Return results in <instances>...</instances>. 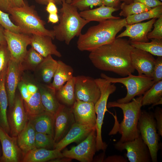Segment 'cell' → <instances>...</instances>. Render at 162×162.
<instances>
[{"label":"cell","mask_w":162,"mask_h":162,"mask_svg":"<svg viewBox=\"0 0 162 162\" xmlns=\"http://www.w3.org/2000/svg\"><path fill=\"white\" fill-rule=\"evenodd\" d=\"M134 48L129 40L122 38H116L111 42L90 52L88 57L98 69L125 76L135 70L131 61Z\"/></svg>","instance_id":"6da1fadb"},{"label":"cell","mask_w":162,"mask_h":162,"mask_svg":"<svg viewBox=\"0 0 162 162\" xmlns=\"http://www.w3.org/2000/svg\"><path fill=\"white\" fill-rule=\"evenodd\" d=\"M126 18L108 19L99 22L96 25L89 27L85 33H81L77 42L78 49L90 52L110 43L116 38V36L127 24Z\"/></svg>","instance_id":"7a4b0ae2"},{"label":"cell","mask_w":162,"mask_h":162,"mask_svg":"<svg viewBox=\"0 0 162 162\" xmlns=\"http://www.w3.org/2000/svg\"><path fill=\"white\" fill-rule=\"evenodd\" d=\"M142 95L139 96L127 103H120L113 101L107 103V108L118 107L121 109L123 114V120L120 124L115 123L109 135L118 132L121 135L118 141L121 142L132 141L139 137L140 134L137 124L142 111Z\"/></svg>","instance_id":"3957f363"},{"label":"cell","mask_w":162,"mask_h":162,"mask_svg":"<svg viewBox=\"0 0 162 162\" xmlns=\"http://www.w3.org/2000/svg\"><path fill=\"white\" fill-rule=\"evenodd\" d=\"M62 7L59 10V23L52 30L58 40L68 45L76 36L81 33L83 28L90 22L82 18L78 9L65 0H62Z\"/></svg>","instance_id":"277c9868"},{"label":"cell","mask_w":162,"mask_h":162,"mask_svg":"<svg viewBox=\"0 0 162 162\" xmlns=\"http://www.w3.org/2000/svg\"><path fill=\"white\" fill-rule=\"evenodd\" d=\"M8 12L10 14L21 33L48 36L53 39L55 38L53 30L46 28L45 22L41 19L33 6L26 4L20 7L9 8Z\"/></svg>","instance_id":"5b68a950"},{"label":"cell","mask_w":162,"mask_h":162,"mask_svg":"<svg viewBox=\"0 0 162 162\" xmlns=\"http://www.w3.org/2000/svg\"><path fill=\"white\" fill-rule=\"evenodd\" d=\"M100 76L112 83H119L126 87L127 90L126 95L116 101L120 103L129 102L135 96L142 95L154 83L152 78L144 74L135 76L130 74L125 77L114 78L101 73Z\"/></svg>","instance_id":"8992f818"},{"label":"cell","mask_w":162,"mask_h":162,"mask_svg":"<svg viewBox=\"0 0 162 162\" xmlns=\"http://www.w3.org/2000/svg\"><path fill=\"white\" fill-rule=\"evenodd\" d=\"M95 80L100 91V97L94 104L97 115L96 146L97 151H99L105 150L107 147L106 144L102 140V127L105 113L107 111V104L109 97L116 91V87L114 83H112L103 78L95 79Z\"/></svg>","instance_id":"52a82bcc"},{"label":"cell","mask_w":162,"mask_h":162,"mask_svg":"<svg viewBox=\"0 0 162 162\" xmlns=\"http://www.w3.org/2000/svg\"><path fill=\"white\" fill-rule=\"evenodd\" d=\"M137 128L142 140L149 149L152 162H157L159 138L153 113L142 110Z\"/></svg>","instance_id":"ba28073f"},{"label":"cell","mask_w":162,"mask_h":162,"mask_svg":"<svg viewBox=\"0 0 162 162\" xmlns=\"http://www.w3.org/2000/svg\"><path fill=\"white\" fill-rule=\"evenodd\" d=\"M96 132L94 129L88 135L76 146L62 152L64 157L76 160L81 162H91L97 151Z\"/></svg>","instance_id":"9c48e42d"},{"label":"cell","mask_w":162,"mask_h":162,"mask_svg":"<svg viewBox=\"0 0 162 162\" xmlns=\"http://www.w3.org/2000/svg\"><path fill=\"white\" fill-rule=\"evenodd\" d=\"M114 145L115 148L120 151L126 150V156L130 162H152L149 149L140 135L133 140L118 141Z\"/></svg>","instance_id":"30bf717a"},{"label":"cell","mask_w":162,"mask_h":162,"mask_svg":"<svg viewBox=\"0 0 162 162\" xmlns=\"http://www.w3.org/2000/svg\"><path fill=\"white\" fill-rule=\"evenodd\" d=\"M4 34L10 59L21 63L27 52L28 46L30 44L31 36L5 29Z\"/></svg>","instance_id":"8fae6325"},{"label":"cell","mask_w":162,"mask_h":162,"mask_svg":"<svg viewBox=\"0 0 162 162\" xmlns=\"http://www.w3.org/2000/svg\"><path fill=\"white\" fill-rule=\"evenodd\" d=\"M76 100L91 102L95 104L100 97V91L95 79L84 75L75 76Z\"/></svg>","instance_id":"7c38bea8"},{"label":"cell","mask_w":162,"mask_h":162,"mask_svg":"<svg viewBox=\"0 0 162 162\" xmlns=\"http://www.w3.org/2000/svg\"><path fill=\"white\" fill-rule=\"evenodd\" d=\"M54 140L56 143L61 140L75 122L72 108L61 104L54 115Z\"/></svg>","instance_id":"4fadbf2b"},{"label":"cell","mask_w":162,"mask_h":162,"mask_svg":"<svg viewBox=\"0 0 162 162\" xmlns=\"http://www.w3.org/2000/svg\"><path fill=\"white\" fill-rule=\"evenodd\" d=\"M10 109L8 122L10 132L12 136H17L29 120L20 95H16L14 104Z\"/></svg>","instance_id":"5bb4252c"},{"label":"cell","mask_w":162,"mask_h":162,"mask_svg":"<svg viewBox=\"0 0 162 162\" xmlns=\"http://www.w3.org/2000/svg\"><path fill=\"white\" fill-rule=\"evenodd\" d=\"M24 71L20 63L10 59L8 65L5 82L10 109L14 104L16 89Z\"/></svg>","instance_id":"9a60e30c"},{"label":"cell","mask_w":162,"mask_h":162,"mask_svg":"<svg viewBox=\"0 0 162 162\" xmlns=\"http://www.w3.org/2000/svg\"><path fill=\"white\" fill-rule=\"evenodd\" d=\"M155 60L151 54L136 48L134 47L131 53V63L138 75L144 74L152 78Z\"/></svg>","instance_id":"2e32d148"},{"label":"cell","mask_w":162,"mask_h":162,"mask_svg":"<svg viewBox=\"0 0 162 162\" xmlns=\"http://www.w3.org/2000/svg\"><path fill=\"white\" fill-rule=\"evenodd\" d=\"M71 108L75 122L95 127L97 117L94 104L91 102L76 100Z\"/></svg>","instance_id":"e0dca14e"},{"label":"cell","mask_w":162,"mask_h":162,"mask_svg":"<svg viewBox=\"0 0 162 162\" xmlns=\"http://www.w3.org/2000/svg\"><path fill=\"white\" fill-rule=\"evenodd\" d=\"M0 141L2 150V160L4 162H19L21 150L17 142V136H10L0 126Z\"/></svg>","instance_id":"ac0fdd59"},{"label":"cell","mask_w":162,"mask_h":162,"mask_svg":"<svg viewBox=\"0 0 162 162\" xmlns=\"http://www.w3.org/2000/svg\"><path fill=\"white\" fill-rule=\"evenodd\" d=\"M95 127L89 125L74 123L66 135L56 143L54 148L61 151L70 143H79L84 140Z\"/></svg>","instance_id":"d6986e66"},{"label":"cell","mask_w":162,"mask_h":162,"mask_svg":"<svg viewBox=\"0 0 162 162\" xmlns=\"http://www.w3.org/2000/svg\"><path fill=\"white\" fill-rule=\"evenodd\" d=\"M157 20L153 18L145 22H138L132 24H127L125 30L118 35L116 38L128 37L130 40L141 42H147L148 34L151 31L153 24Z\"/></svg>","instance_id":"ffe728a7"},{"label":"cell","mask_w":162,"mask_h":162,"mask_svg":"<svg viewBox=\"0 0 162 162\" xmlns=\"http://www.w3.org/2000/svg\"><path fill=\"white\" fill-rule=\"evenodd\" d=\"M52 39L48 36L32 35L30 45L44 58L50 55L61 57L62 54L52 43Z\"/></svg>","instance_id":"44dd1931"},{"label":"cell","mask_w":162,"mask_h":162,"mask_svg":"<svg viewBox=\"0 0 162 162\" xmlns=\"http://www.w3.org/2000/svg\"><path fill=\"white\" fill-rule=\"evenodd\" d=\"M58 64V61L54 59L52 55L44 58L34 71L37 82L45 84H50Z\"/></svg>","instance_id":"7402d4cb"},{"label":"cell","mask_w":162,"mask_h":162,"mask_svg":"<svg viewBox=\"0 0 162 162\" xmlns=\"http://www.w3.org/2000/svg\"><path fill=\"white\" fill-rule=\"evenodd\" d=\"M36 83L38 87L45 110L55 115L61 105L56 96V91L52 87L51 84H45L38 82Z\"/></svg>","instance_id":"603a6c76"},{"label":"cell","mask_w":162,"mask_h":162,"mask_svg":"<svg viewBox=\"0 0 162 162\" xmlns=\"http://www.w3.org/2000/svg\"><path fill=\"white\" fill-rule=\"evenodd\" d=\"M64 157L61 151L56 148H34L24 154L23 162H44Z\"/></svg>","instance_id":"cb8c5ba5"},{"label":"cell","mask_w":162,"mask_h":162,"mask_svg":"<svg viewBox=\"0 0 162 162\" xmlns=\"http://www.w3.org/2000/svg\"><path fill=\"white\" fill-rule=\"evenodd\" d=\"M7 67L0 73V126L8 134L10 132L7 116L8 101L5 84Z\"/></svg>","instance_id":"d4e9b609"},{"label":"cell","mask_w":162,"mask_h":162,"mask_svg":"<svg viewBox=\"0 0 162 162\" xmlns=\"http://www.w3.org/2000/svg\"><path fill=\"white\" fill-rule=\"evenodd\" d=\"M36 132L50 135L53 137L54 133V115L44 111L29 119Z\"/></svg>","instance_id":"484cf974"},{"label":"cell","mask_w":162,"mask_h":162,"mask_svg":"<svg viewBox=\"0 0 162 162\" xmlns=\"http://www.w3.org/2000/svg\"><path fill=\"white\" fill-rule=\"evenodd\" d=\"M118 10L117 8L103 4L95 9L81 11L79 14L82 18L89 22L95 21L100 22L108 19L120 18L112 15L113 12Z\"/></svg>","instance_id":"4316f807"},{"label":"cell","mask_w":162,"mask_h":162,"mask_svg":"<svg viewBox=\"0 0 162 162\" xmlns=\"http://www.w3.org/2000/svg\"><path fill=\"white\" fill-rule=\"evenodd\" d=\"M36 131L29 120L25 128L17 136L18 145L24 154L34 148Z\"/></svg>","instance_id":"83f0119b"},{"label":"cell","mask_w":162,"mask_h":162,"mask_svg":"<svg viewBox=\"0 0 162 162\" xmlns=\"http://www.w3.org/2000/svg\"><path fill=\"white\" fill-rule=\"evenodd\" d=\"M57 61L58 66L53 77V82L50 84L56 92L74 76V70L71 66L62 61Z\"/></svg>","instance_id":"f1b7e54d"},{"label":"cell","mask_w":162,"mask_h":162,"mask_svg":"<svg viewBox=\"0 0 162 162\" xmlns=\"http://www.w3.org/2000/svg\"><path fill=\"white\" fill-rule=\"evenodd\" d=\"M142 95V106L152 104L150 108L162 103V80L154 83Z\"/></svg>","instance_id":"f546056e"},{"label":"cell","mask_w":162,"mask_h":162,"mask_svg":"<svg viewBox=\"0 0 162 162\" xmlns=\"http://www.w3.org/2000/svg\"><path fill=\"white\" fill-rule=\"evenodd\" d=\"M75 82V76H74L56 92L58 99L64 105L72 106L76 101Z\"/></svg>","instance_id":"4dcf8cb0"},{"label":"cell","mask_w":162,"mask_h":162,"mask_svg":"<svg viewBox=\"0 0 162 162\" xmlns=\"http://www.w3.org/2000/svg\"><path fill=\"white\" fill-rule=\"evenodd\" d=\"M25 109L28 119L45 111L41 103L39 90L32 94L27 102H23Z\"/></svg>","instance_id":"1f68e13d"},{"label":"cell","mask_w":162,"mask_h":162,"mask_svg":"<svg viewBox=\"0 0 162 162\" xmlns=\"http://www.w3.org/2000/svg\"><path fill=\"white\" fill-rule=\"evenodd\" d=\"M150 42L130 41L134 48L148 52L153 55L162 56V40L151 39Z\"/></svg>","instance_id":"d6a6232c"},{"label":"cell","mask_w":162,"mask_h":162,"mask_svg":"<svg viewBox=\"0 0 162 162\" xmlns=\"http://www.w3.org/2000/svg\"><path fill=\"white\" fill-rule=\"evenodd\" d=\"M162 16V5H160L148 11L129 16L125 18L127 24L130 25L153 18H158Z\"/></svg>","instance_id":"836d02e7"},{"label":"cell","mask_w":162,"mask_h":162,"mask_svg":"<svg viewBox=\"0 0 162 162\" xmlns=\"http://www.w3.org/2000/svg\"><path fill=\"white\" fill-rule=\"evenodd\" d=\"M44 58L41 55L31 47L27 50L21 64L24 71L30 70L34 71Z\"/></svg>","instance_id":"e575fe53"},{"label":"cell","mask_w":162,"mask_h":162,"mask_svg":"<svg viewBox=\"0 0 162 162\" xmlns=\"http://www.w3.org/2000/svg\"><path fill=\"white\" fill-rule=\"evenodd\" d=\"M120 8L122 10L119 15L126 17L148 11L152 8L138 2H133L128 4L123 2L121 4Z\"/></svg>","instance_id":"d590c367"},{"label":"cell","mask_w":162,"mask_h":162,"mask_svg":"<svg viewBox=\"0 0 162 162\" xmlns=\"http://www.w3.org/2000/svg\"><path fill=\"white\" fill-rule=\"evenodd\" d=\"M56 143L53 136L45 134L36 132L35 148L46 149L53 148L54 149Z\"/></svg>","instance_id":"8d00e7d4"},{"label":"cell","mask_w":162,"mask_h":162,"mask_svg":"<svg viewBox=\"0 0 162 162\" xmlns=\"http://www.w3.org/2000/svg\"><path fill=\"white\" fill-rule=\"evenodd\" d=\"M70 4L82 11L89 9L91 6H100L103 3L101 0H72Z\"/></svg>","instance_id":"74e56055"},{"label":"cell","mask_w":162,"mask_h":162,"mask_svg":"<svg viewBox=\"0 0 162 162\" xmlns=\"http://www.w3.org/2000/svg\"><path fill=\"white\" fill-rule=\"evenodd\" d=\"M0 25L5 29L16 33H21L19 27L13 22L10 20L9 14L0 9Z\"/></svg>","instance_id":"f35d334b"},{"label":"cell","mask_w":162,"mask_h":162,"mask_svg":"<svg viewBox=\"0 0 162 162\" xmlns=\"http://www.w3.org/2000/svg\"><path fill=\"white\" fill-rule=\"evenodd\" d=\"M10 59V53L6 43L0 44V73L8 66Z\"/></svg>","instance_id":"ab89813d"},{"label":"cell","mask_w":162,"mask_h":162,"mask_svg":"<svg viewBox=\"0 0 162 162\" xmlns=\"http://www.w3.org/2000/svg\"><path fill=\"white\" fill-rule=\"evenodd\" d=\"M153 26L154 28L147 34L148 39L162 40V16L155 21Z\"/></svg>","instance_id":"60d3db41"},{"label":"cell","mask_w":162,"mask_h":162,"mask_svg":"<svg viewBox=\"0 0 162 162\" xmlns=\"http://www.w3.org/2000/svg\"><path fill=\"white\" fill-rule=\"evenodd\" d=\"M152 78L154 83L162 80V56L156 59Z\"/></svg>","instance_id":"b9f144b4"},{"label":"cell","mask_w":162,"mask_h":162,"mask_svg":"<svg viewBox=\"0 0 162 162\" xmlns=\"http://www.w3.org/2000/svg\"><path fill=\"white\" fill-rule=\"evenodd\" d=\"M156 121L157 129L159 135L162 136V109L159 107H157L153 113Z\"/></svg>","instance_id":"7bdbcfd3"},{"label":"cell","mask_w":162,"mask_h":162,"mask_svg":"<svg viewBox=\"0 0 162 162\" xmlns=\"http://www.w3.org/2000/svg\"><path fill=\"white\" fill-rule=\"evenodd\" d=\"M133 2H140L151 8L162 5V2L159 0H133Z\"/></svg>","instance_id":"ee69618b"},{"label":"cell","mask_w":162,"mask_h":162,"mask_svg":"<svg viewBox=\"0 0 162 162\" xmlns=\"http://www.w3.org/2000/svg\"><path fill=\"white\" fill-rule=\"evenodd\" d=\"M103 162H127L128 160L123 156L114 155L108 157Z\"/></svg>","instance_id":"f6af8a7d"},{"label":"cell","mask_w":162,"mask_h":162,"mask_svg":"<svg viewBox=\"0 0 162 162\" xmlns=\"http://www.w3.org/2000/svg\"><path fill=\"white\" fill-rule=\"evenodd\" d=\"M46 7V11L49 14H58V9L56 4L51 0H49Z\"/></svg>","instance_id":"bcb514c9"},{"label":"cell","mask_w":162,"mask_h":162,"mask_svg":"<svg viewBox=\"0 0 162 162\" xmlns=\"http://www.w3.org/2000/svg\"><path fill=\"white\" fill-rule=\"evenodd\" d=\"M9 8H19L24 6L26 3L23 0H8Z\"/></svg>","instance_id":"7dc6e473"},{"label":"cell","mask_w":162,"mask_h":162,"mask_svg":"<svg viewBox=\"0 0 162 162\" xmlns=\"http://www.w3.org/2000/svg\"><path fill=\"white\" fill-rule=\"evenodd\" d=\"M103 4L105 6L117 8L119 4L120 0H101Z\"/></svg>","instance_id":"c3c4849f"},{"label":"cell","mask_w":162,"mask_h":162,"mask_svg":"<svg viewBox=\"0 0 162 162\" xmlns=\"http://www.w3.org/2000/svg\"><path fill=\"white\" fill-rule=\"evenodd\" d=\"M59 21V16L58 14H49L48 17V22L56 24Z\"/></svg>","instance_id":"681fc988"},{"label":"cell","mask_w":162,"mask_h":162,"mask_svg":"<svg viewBox=\"0 0 162 162\" xmlns=\"http://www.w3.org/2000/svg\"><path fill=\"white\" fill-rule=\"evenodd\" d=\"M9 8L8 0H0V9L2 10L8 12Z\"/></svg>","instance_id":"f907efd6"},{"label":"cell","mask_w":162,"mask_h":162,"mask_svg":"<svg viewBox=\"0 0 162 162\" xmlns=\"http://www.w3.org/2000/svg\"><path fill=\"white\" fill-rule=\"evenodd\" d=\"M50 0H35L36 2L38 3L46 5ZM53 1L56 4H62V0H51Z\"/></svg>","instance_id":"816d5d0a"},{"label":"cell","mask_w":162,"mask_h":162,"mask_svg":"<svg viewBox=\"0 0 162 162\" xmlns=\"http://www.w3.org/2000/svg\"><path fill=\"white\" fill-rule=\"evenodd\" d=\"M6 43L4 34V30L0 27V44Z\"/></svg>","instance_id":"f5cc1de1"},{"label":"cell","mask_w":162,"mask_h":162,"mask_svg":"<svg viewBox=\"0 0 162 162\" xmlns=\"http://www.w3.org/2000/svg\"><path fill=\"white\" fill-rule=\"evenodd\" d=\"M121 1L127 4H129L133 2V0H120Z\"/></svg>","instance_id":"db71d44e"},{"label":"cell","mask_w":162,"mask_h":162,"mask_svg":"<svg viewBox=\"0 0 162 162\" xmlns=\"http://www.w3.org/2000/svg\"><path fill=\"white\" fill-rule=\"evenodd\" d=\"M72 0H65L66 2L68 4H70Z\"/></svg>","instance_id":"11a10c76"},{"label":"cell","mask_w":162,"mask_h":162,"mask_svg":"<svg viewBox=\"0 0 162 162\" xmlns=\"http://www.w3.org/2000/svg\"><path fill=\"white\" fill-rule=\"evenodd\" d=\"M160 1H162V0H160Z\"/></svg>","instance_id":"9f6ffc18"}]
</instances>
